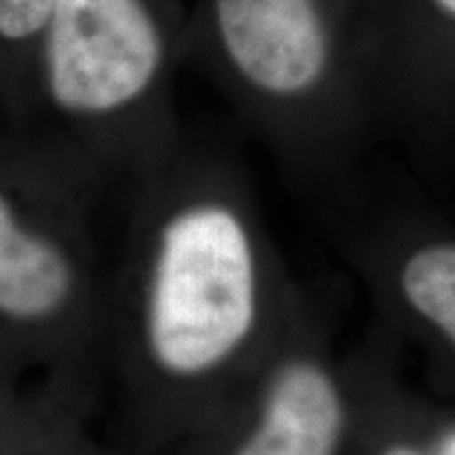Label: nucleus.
Listing matches in <instances>:
<instances>
[{
    "mask_svg": "<svg viewBox=\"0 0 455 455\" xmlns=\"http://www.w3.org/2000/svg\"><path fill=\"white\" fill-rule=\"evenodd\" d=\"M365 0H188L181 68L293 171L338 173L373 133L358 84Z\"/></svg>",
    "mask_w": 455,
    "mask_h": 455,
    "instance_id": "obj_1",
    "label": "nucleus"
},
{
    "mask_svg": "<svg viewBox=\"0 0 455 455\" xmlns=\"http://www.w3.org/2000/svg\"><path fill=\"white\" fill-rule=\"evenodd\" d=\"M188 0H53L20 129L93 171L150 175L184 135Z\"/></svg>",
    "mask_w": 455,
    "mask_h": 455,
    "instance_id": "obj_2",
    "label": "nucleus"
},
{
    "mask_svg": "<svg viewBox=\"0 0 455 455\" xmlns=\"http://www.w3.org/2000/svg\"><path fill=\"white\" fill-rule=\"evenodd\" d=\"M221 131L186 124L180 150L190 190L158 212L148 253V344L164 371L201 375L251 331L261 253L235 196L215 190Z\"/></svg>",
    "mask_w": 455,
    "mask_h": 455,
    "instance_id": "obj_3",
    "label": "nucleus"
},
{
    "mask_svg": "<svg viewBox=\"0 0 455 455\" xmlns=\"http://www.w3.org/2000/svg\"><path fill=\"white\" fill-rule=\"evenodd\" d=\"M358 84L373 140L445 158L455 141V0H365Z\"/></svg>",
    "mask_w": 455,
    "mask_h": 455,
    "instance_id": "obj_4",
    "label": "nucleus"
},
{
    "mask_svg": "<svg viewBox=\"0 0 455 455\" xmlns=\"http://www.w3.org/2000/svg\"><path fill=\"white\" fill-rule=\"evenodd\" d=\"M32 161L24 131L0 127V316H55L78 291L81 266L61 232L28 209L21 195Z\"/></svg>",
    "mask_w": 455,
    "mask_h": 455,
    "instance_id": "obj_5",
    "label": "nucleus"
},
{
    "mask_svg": "<svg viewBox=\"0 0 455 455\" xmlns=\"http://www.w3.org/2000/svg\"><path fill=\"white\" fill-rule=\"evenodd\" d=\"M344 424L333 379L315 363H289L276 373L258 428L236 455H335Z\"/></svg>",
    "mask_w": 455,
    "mask_h": 455,
    "instance_id": "obj_6",
    "label": "nucleus"
},
{
    "mask_svg": "<svg viewBox=\"0 0 455 455\" xmlns=\"http://www.w3.org/2000/svg\"><path fill=\"white\" fill-rule=\"evenodd\" d=\"M53 0H0V127L20 129L32 61Z\"/></svg>",
    "mask_w": 455,
    "mask_h": 455,
    "instance_id": "obj_7",
    "label": "nucleus"
},
{
    "mask_svg": "<svg viewBox=\"0 0 455 455\" xmlns=\"http://www.w3.org/2000/svg\"><path fill=\"white\" fill-rule=\"evenodd\" d=\"M403 298L419 316L455 339V244L447 236H428L403 255L396 268Z\"/></svg>",
    "mask_w": 455,
    "mask_h": 455,
    "instance_id": "obj_8",
    "label": "nucleus"
},
{
    "mask_svg": "<svg viewBox=\"0 0 455 455\" xmlns=\"http://www.w3.org/2000/svg\"><path fill=\"white\" fill-rule=\"evenodd\" d=\"M439 455H455V439H453V432H447V435L443 436Z\"/></svg>",
    "mask_w": 455,
    "mask_h": 455,
    "instance_id": "obj_9",
    "label": "nucleus"
},
{
    "mask_svg": "<svg viewBox=\"0 0 455 455\" xmlns=\"http://www.w3.org/2000/svg\"><path fill=\"white\" fill-rule=\"evenodd\" d=\"M382 455H422L418 451V449L413 447H407V445H395L390 449H386V451Z\"/></svg>",
    "mask_w": 455,
    "mask_h": 455,
    "instance_id": "obj_10",
    "label": "nucleus"
}]
</instances>
